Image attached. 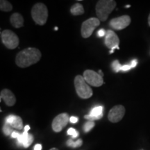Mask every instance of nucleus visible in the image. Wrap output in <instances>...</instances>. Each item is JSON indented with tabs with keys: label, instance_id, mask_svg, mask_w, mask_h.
Wrapping results in <instances>:
<instances>
[{
	"label": "nucleus",
	"instance_id": "nucleus-1",
	"mask_svg": "<svg viewBox=\"0 0 150 150\" xmlns=\"http://www.w3.org/2000/svg\"><path fill=\"white\" fill-rule=\"evenodd\" d=\"M41 52L36 48L29 47L22 50L17 54L16 63L20 67H27L35 64L41 59Z\"/></svg>",
	"mask_w": 150,
	"mask_h": 150
},
{
	"label": "nucleus",
	"instance_id": "nucleus-2",
	"mask_svg": "<svg viewBox=\"0 0 150 150\" xmlns=\"http://www.w3.org/2000/svg\"><path fill=\"white\" fill-rule=\"evenodd\" d=\"M115 6L116 2L113 0H99L95 7L97 18L102 22L106 21Z\"/></svg>",
	"mask_w": 150,
	"mask_h": 150
},
{
	"label": "nucleus",
	"instance_id": "nucleus-3",
	"mask_svg": "<svg viewBox=\"0 0 150 150\" xmlns=\"http://www.w3.org/2000/svg\"><path fill=\"white\" fill-rule=\"evenodd\" d=\"M74 86L78 96L81 99H88L93 96V91L84 79L83 76L77 75L75 77Z\"/></svg>",
	"mask_w": 150,
	"mask_h": 150
},
{
	"label": "nucleus",
	"instance_id": "nucleus-4",
	"mask_svg": "<svg viewBox=\"0 0 150 150\" xmlns=\"http://www.w3.org/2000/svg\"><path fill=\"white\" fill-rule=\"evenodd\" d=\"M31 16L38 25H44L48 18V10L44 4L37 3L31 9Z\"/></svg>",
	"mask_w": 150,
	"mask_h": 150
},
{
	"label": "nucleus",
	"instance_id": "nucleus-5",
	"mask_svg": "<svg viewBox=\"0 0 150 150\" xmlns=\"http://www.w3.org/2000/svg\"><path fill=\"white\" fill-rule=\"evenodd\" d=\"M2 43L9 50H14L19 45V38L16 33L11 30H4L1 32Z\"/></svg>",
	"mask_w": 150,
	"mask_h": 150
},
{
	"label": "nucleus",
	"instance_id": "nucleus-6",
	"mask_svg": "<svg viewBox=\"0 0 150 150\" xmlns=\"http://www.w3.org/2000/svg\"><path fill=\"white\" fill-rule=\"evenodd\" d=\"M100 24V20L98 18H92L86 20L83 22L81 29V33L83 38H88L92 35V33L96 28Z\"/></svg>",
	"mask_w": 150,
	"mask_h": 150
},
{
	"label": "nucleus",
	"instance_id": "nucleus-7",
	"mask_svg": "<svg viewBox=\"0 0 150 150\" xmlns=\"http://www.w3.org/2000/svg\"><path fill=\"white\" fill-rule=\"evenodd\" d=\"M83 76L88 84L95 87H99L104 83L102 76L93 70H86L83 72Z\"/></svg>",
	"mask_w": 150,
	"mask_h": 150
},
{
	"label": "nucleus",
	"instance_id": "nucleus-8",
	"mask_svg": "<svg viewBox=\"0 0 150 150\" xmlns=\"http://www.w3.org/2000/svg\"><path fill=\"white\" fill-rule=\"evenodd\" d=\"M70 117L66 112L59 114L53 120L52 124V127L54 131L55 132H61L64 127L67 126L70 121Z\"/></svg>",
	"mask_w": 150,
	"mask_h": 150
},
{
	"label": "nucleus",
	"instance_id": "nucleus-9",
	"mask_svg": "<svg viewBox=\"0 0 150 150\" xmlns=\"http://www.w3.org/2000/svg\"><path fill=\"white\" fill-rule=\"evenodd\" d=\"M120 39L117 34L111 30H108L106 31V35L105 36V45L108 48L110 49V54L113 53L115 49L119 50Z\"/></svg>",
	"mask_w": 150,
	"mask_h": 150
},
{
	"label": "nucleus",
	"instance_id": "nucleus-10",
	"mask_svg": "<svg viewBox=\"0 0 150 150\" xmlns=\"http://www.w3.org/2000/svg\"><path fill=\"white\" fill-rule=\"evenodd\" d=\"M125 108L122 105H117L110 110L108 115V119L112 123L118 122L122 119L125 114Z\"/></svg>",
	"mask_w": 150,
	"mask_h": 150
},
{
	"label": "nucleus",
	"instance_id": "nucleus-11",
	"mask_svg": "<svg viewBox=\"0 0 150 150\" xmlns=\"http://www.w3.org/2000/svg\"><path fill=\"white\" fill-rule=\"evenodd\" d=\"M131 18L129 16H122L112 19L110 21V26L115 30H122L127 28L131 23Z\"/></svg>",
	"mask_w": 150,
	"mask_h": 150
},
{
	"label": "nucleus",
	"instance_id": "nucleus-12",
	"mask_svg": "<svg viewBox=\"0 0 150 150\" xmlns=\"http://www.w3.org/2000/svg\"><path fill=\"white\" fill-rule=\"evenodd\" d=\"M1 99L4 101L5 104L8 106H13L16 102V99L14 94L8 89H4L0 94Z\"/></svg>",
	"mask_w": 150,
	"mask_h": 150
},
{
	"label": "nucleus",
	"instance_id": "nucleus-13",
	"mask_svg": "<svg viewBox=\"0 0 150 150\" xmlns=\"http://www.w3.org/2000/svg\"><path fill=\"white\" fill-rule=\"evenodd\" d=\"M10 22L15 28L22 27L24 25L23 17L18 13H16L11 16Z\"/></svg>",
	"mask_w": 150,
	"mask_h": 150
},
{
	"label": "nucleus",
	"instance_id": "nucleus-14",
	"mask_svg": "<svg viewBox=\"0 0 150 150\" xmlns=\"http://www.w3.org/2000/svg\"><path fill=\"white\" fill-rule=\"evenodd\" d=\"M70 12L73 16H80L84 13V8L82 4L79 3H76L71 7Z\"/></svg>",
	"mask_w": 150,
	"mask_h": 150
},
{
	"label": "nucleus",
	"instance_id": "nucleus-15",
	"mask_svg": "<svg viewBox=\"0 0 150 150\" xmlns=\"http://www.w3.org/2000/svg\"><path fill=\"white\" fill-rule=\"evenodd\" d=\"M103 112H104V106H95V107H94L93 109L91 110L89 114L91 115L94 116V117H97L99 120H100L101 118L103 117V115H104Z\"/></svg>",
	"mask_w": 150,
	"mask_h": 150
},
{
	"label": "nucleus",
	"instance_id": "nucleus-16",
	"mask_svg": "<svg viewBox=\"0 0 150 150\" xmlns=\"http://www.w3.org/2000/svg\"><path fill=\"white\" fill-rule=\"evenodd\" d=\"M10 125L12 128H15L18 129V130H21L23 128V122H22V118L20 116L16 115L14 120L13 122L10 124Z\"/></svg>",
	"mask_w": 150,
	"mask_h": 150
},
{
	"label": "nucleus",
	"instance_id": "nucleus-17",
	"mask_svg": "<svg viewBox=\"0 0 150 150\" xmlns=\"http://www.w3.org/2000/svg\"><path fill=\"white\" fill-rule=\"evenodd\" d=\"M0 9L1 11H4V12H9V11H12L13 6L11 4L10 2L8 1H5V0H1L0 1Z\"/></svg>",
	"mask_w": 150,
	"mask_h": 150
},
{
	"label": "nucleus",
	"instance_id": "nucleus-18",
	"mask_svg": "<svg viewBox=\"0 0 150 150\" xmlns=\"http://www.w3.org/2000/svg\"><path fill=\"white\" fill-rule=\"evenodd\" d=\"M66 144L68 147H70L72 148H76V147H81V146L82 145V144H83V142H82L81 139H79L77 140H76V141H74V140H72V139H70L67 140Z\"/></svg>",
	"mask_w": 150,
	"mask_h": 150
},
{
	"label": "nucleus",
	"instance_id": "nucleus-19",
	"mask_svg": "<svg viewBox=\"0 0 150 150\" xmlns=\"http://www.w3.org/2000/svg\"><path fill=\"white\" fill-rule=\"evenodd\" d=\"M3 132L6 136H9V135L12 134L13 131L12 127L9 124H8L7 122H5L4 126L3 127Z\"/></svg>",
	"mask_w": 150,
	"mask_h": 150
},
{
	"label": "nucleus",
	"instance_id": "nucleus-20",
	"mask_svg": "<svg viewBox=\"0 0 150 150\" xmlns=\"http://www.w3.org/2000/svg\"><path fill=\"white\" fill-rule=\"evenodd\" d=\"M112 70L115 72H118L121 70L122 69V65L120 63V62L117 61V60H115L112 62Z\"/></svg>",
	"mask_w": 150,
	"mask_h": 150
},
{
	"label": "nucleus",
	"instance_id": "nucleus-21",
	"mask_svg": "<svg viewBox=\"0 0 150 150\" xmlns=\"http://www.w3.org/2000/svg\"><path fill=\"white\" fill-rule=\"evenodd\" d=\"M94 127H95V122H92V121H88V122H87L85 125H84L83 130L86 133L89 132V131H91Z\"/></svg>",
	"mask_w": 150,
	"mask_h": 150
},
{
	"label": "nucleus",
	"instance_id": "nucleus-22",
	"mask_svg": "<svg viewBox=\"0 0 150 150\" xmlns=\"http://www.w3.org/2000/svg\"><path fill=\"white\" fill-rule=\"evenodd\" d=\"M67 134L72 136V138H76L79 136V132L76 129L73 128H70L67 130Z\"/></svg>",
	"mask_w": 150,
	"mask_h": 150
},
{
	"label": "nucleus",
	"instance_id": "nucleus-23",
	"mask_svg": "<svg viewBox=\"0 0 150 150\" xmlns=\"http://www.w3.org/2000/svg\"><path fill=\"white\" fill-rule=\"evenodd\" d=\"M33 142V136L32 134H29V138H28V140H27V142H25V143L24 144L23 146L25 148H27L29 147L30 145L32 144V142Z\"/></svg>",
	"mask_w": 150,
	"mask_h": 150
},
{
	"label": "nucleus",
	"instance_id": "nucleus-24",
	"mask_svg": "<svg viewBox=\"0 0 150 150\" xmlns=\"http://www.w3.org/2000/svg\"><path fill=\"white\" fill-rule=\"evenodd\" d=\"M97 35H98L99 37L106 36V31H105L104 29H99L98 31V32H97Z\"/></svg>",
	"mask_w": 150,
	"mask_h": 150
},
{
	"label": "nucleus",
	"instance_id": "nucleus-25",
	"mask_svg": "<svg viewBox=\"0 0 150 150\" xmlns=\"http://www.w3.org/2000/svg\"><path fill=\"white\" fill-rule=\"evenodd\" d=\"M131 68V67L130 65H122V66L121 70L128 71V70H130Z\"/></svg>",
	"mask_w": 150,
	"mask_h": 150
},
{
	"label": "nucleus",
	"instance_id": "nucleus-26",
	"mask_svg": "<svg viewBox=\"0 0 150 150\" xmlns=\"http://www.w3.org/2000/svg\"><path fill=\"white\" fill-rule=\"evenodd\" d=\"M70 122L71 123L73 124L76 123L78 122V117H74V116H72V117H70Z\"/></svg>",
	"mask_w": 150,
	"mask_h": 150
},
{
	"label": "nucleus",
	"instance_id": "nucleus-27",
	"mask_svg": "<svg viewBox=\"0 0 150 150\" xmlns=\"http://www.w3.org/2000/svg\"><path fill=\"white\" fill-rule=\"evenodd\" d=\"M20 134H19L18 132H16V131H13V134H11V137H12V138H18L19 136H20Z\"/></svg>",
	"mask_w": 150,
	"mask_h": 150
},
{
	"label": "nucleus",
	"instance_id": "nucleus-28",
	"mask_svg": "<svg viewBox=\"0 0 150 150\" xmlns=\"http://www.w3.org/2000/svg\"><path fill=\"white\" fill-rule=\"evenodd\" d=\"M137 63H138V61H137L136 59H134V60H133L132 61H131V68H133V67H135L137 65Z\"/></svg>",
	"mask_w": 150,
	"mask_h": 150
},
{
	"label": "nucleus",
	"instance_id": "nucleus-29",
	"mask_svg": "<svg viewBox=\"0 0 150 150\" xmlns=\"http://www.w3.org/2000/svg\"><path fill=\"white\" fill-rule=\"evenodd\" d=\"M34 150H42V145L40 144H37L35 145Z\"/></svg>",
	"mask_w": 150,
	"mask_h": 150
},
{
	"label": "nucleus",
	"instance_id": "nucleus-30",
	"mask_svg": "<svg viewBox=\"0 0 150 150\" xmlns=\"http://www.w3.org/2000/svg\"><path fill=\"white\" fill-rule=\"evenodd\" d=\"M30 129V127L29 125H26L25 127H24V131H28Z\"/></svg>",
	"mask_w": 150,
	"mask_h": 150
},
{
	"label": "nucleus",
	"instance_id": "nucleus-31",
	"mask_svg": "<svg viewBox=\"0 0 150 150\" xmlns=\"http://www.w3.org/2000/svg\"><path fill=\"white\" fill-rule=\"evenodd\" d=\"M148 24H149V25L150 27V14H149V17H148Z\"/></svg>",
	"mask_w": 150,
	"mask_h": 150
},
{
	"label": "nucleus",
	"instance_id": "nucleus-32",
	"mask_svg": "<svg viewBox=\"0 0 150 150\" xmlns=\"http://www.w3.org/2000/svg\"><path fill=\"white\" fill-rule=\"evenodd\" d=\"M99 74H100L102 76H103V75H104V74H103L102 72V70H99Z\"/></svg>",
	"mask_w": 150,
	"mask_h": 150
},
{
	"label": "nucleus",
	"instance_id": "nucleus-33",
	"mask_svg": "<svg viewBox=\"0 0 150 150\" xmlns=\"http://www.w3.org/2000/svg\"><path fill=\"white\" fill-rule=\"evenodd\" d=\"M50 150H59L57 149V148H55V147H54V148H52V149H50Z\"/></svg>",
	"mask_w": 150,
	"mask_h": 150
},
{
	"label": "nucleus",
	"instance_id": "nucleus-34",
	"mask_svg": "<svg viewBox=\"0 0 150 150\" xmlns=\"http://www.w3.org/2000/svg\"><path fill=\"white\" fill-rule=\"evenodd\" d=\"M130 6H131L130 5H127V6H126V8H129Z\"/></svg>",
	"mask_w": 150,
	"mask_h": 150
},
{
	"label": "nucleus",
	"instance_id": "nucleus-35",
	"mask_svg": "<svg viewBox=\"0 0 150 150\" xmlns=\"http://www.w3.org/2000/svg\"><path fill=\"white\" fill-rule=\"evenodd\" d=\"M55 30L56 31V30H58V27H55Z\"/></svg>",
	"mask_w": 150,
	"mask_h": 150
}]
</instances>
